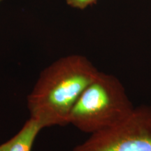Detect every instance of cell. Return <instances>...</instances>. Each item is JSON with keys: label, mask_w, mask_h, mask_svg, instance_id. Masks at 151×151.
<instances>
[{"label": "cell", "mask_w": 151, "mask_h": 151, "mask_svg": "<svg viewBox=\"0 0 151 151\" xmlns=\"http://www.w3.org/2000/svg\"><path fill=\"white\" fill-rule=\"evenodd\" d=\"M37 120L29 118L11 139L1 145L2 151H32L37 135L43 129Z\"/></svg>", "instance_id": "4"}, {"label": "cell", "mask_w": 151, "mask_h": 151, "mask_svg": "<svg viewBox=\"0 0 151 151\" xmlns=\"http://www.w3.org/2000/svg\"><path fill=\"white\" fill-rule=\"evenodd\" d=\"M0 151H2V150H1V145H0Z\"/></svg>", "instance_id": "6"}, {"label": "cell", "mask_w": 151, "mask_h": 151, "mask_svg": "<svg viewBox=\"0 0 151 151\" xmlns=\"http://www.w3.org/2000/svg\"><path fill=\"white\" fill-rule=\"evenodd\" d=\"M97 0H67L68 4L74 8L83 9L88 6L93 4Z\"/></svg>", "instance_id": "5"}, {"label": "cell", "mask_w": 151, "mask_h": 151, "mask_svg": "<svg viewBox=\"0 0 151 151\" xmlns=\"http://www.w3.org/2000/svg\"><path fill=\"white\" fill-rule=\"evenodd\" d=\"M99 71L81 55L60 58L43 69L27 98L30 118L43 128L69 124L80 95Z\"/></svg>", "instance_id": "1"}, {"label": "cell", "mask_w": 151, "mask_h": 151, "mask_svg": "<svg viewBox=\"0 0 151 151\" xmlns=\"http://www.w3.org/2000/svg\"><path fill=\"white\" fill-rule=\"evenodd\" d=\"M1 1V0H0V1Z\"/></svg>", "instance_id": "7"}, {"label": "cell", "mask_w": 151, "mask_h": 151, "mask_svg": "<svg viewBox=\"0 0 151 151\" xmlns=\"http://www.w3.org/2000/svg\"><path fill=\"white\" fill-rule=\"evenodd\" d=\"M72 151H151V106L135 107L122 121L91 134Z\"/></svg>", "instance_id": "3"}, {"label": "cell", "mask_w": 151, "mask_h": 151, "mask_svg": "<svg viewBox=\"0 0 151 151\" xmlns=\"http://www.w3.org/2000/svg\"><path fill=\"white\" fill-rule=\"evenodd\" d=\"M134 108L121 81L99 71L73 106L69 124L91 134L122 121Z\"/></svg>", "instance_id": "2"}]
</instances>
